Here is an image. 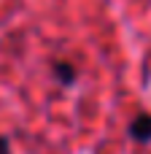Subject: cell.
I'll return each mask as SVG.
<instances>
[{
  "mask_svg": "<svg viewBox=\"0 0 151 154\" xmlns=\"http://www.w3.org/2000/svg\"><path fill=\"white\" fill-rule=\"evenodd\" d=\"M130 135L135 141H140V143L151 141V116L149 114H140V116H135L130 122Z\"/></svg>",
  "mask_w": 151,
  "mask_h": 154,
  "instance_id": "1",
  "label": "cell"
},
{
  "mask_svg": "<svg viewBox=\"0 0 151 154\" xmlns=\"http://www.w3.org/2000/svg\"><path fill=\"white\" fill-rule=\"evenodd\" d=\"M54 70H57V76L65 81V84H70L73 79H76V73H73V68H70V62H57L54 65Z\"/></svg>",
  "mask_w": 151,
  "mask_h": 154,
  "instance_id": "2",
  "label": "cell"
},
{
  "mask_svg": "<svg viewBox=\"0 0 151 154\" xmlns=\"http://www.w3.org/2000/svg\"><path fill=\"white\" fill-rule=\"evenodd\" d=\"M0 154H8V143H5L3 138H0Z\"/></svg>",
  "mask_w": 151,
  "mask_h": 154,
  "instance_id": "3",
  "label": "cell"
}]
</instances>
